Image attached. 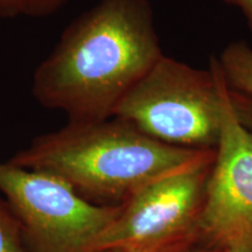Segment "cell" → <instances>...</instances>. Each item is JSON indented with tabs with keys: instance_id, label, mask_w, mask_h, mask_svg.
Here are the masks:
<instances>
[{
	"instance_id": "obj_1",
	"label": "cell",
	"mask_w": 252,
	"mask_h": 252,
	"mask_svg": "<svg viewBox=\"0 0 252 252\" xmlns=\"http://www.w3.org/2000/svg\"><path fill=\"white\" fill-rule=\"evenodd\" d=\"M162 55L149 0H99L63 31L32 93L70 123L105 121Z\"/></svg>"
},
{
	"instance_id": "obj_2",
	"label": "cell",
	"mask_w": 252,
	"mask_h": 252,
	"mask_svg": "<svg viewBox=\"0 0 252 252\" xmlns=\"http://www.w3.org/2000/svg\"><path fill=\"white\" fill-rule=\"evenodd\" d=\"M215 157V150L163 144L118 117L70 123L37 135L9 162L49 172L82 197L99 206H121L144 186Z\"/></svg>"
},
{
	"instance_id": "obj_3",
	"label": "cell",
	"mask_w": 252,
	"mask_h": 252,
	"mask_svg": "<svg viewBox=\"0 0 252 252\" xmlns=\"http://www.w3.org/2000/svg\"><path fill=\"white\" fill-rule=\"evenodd\" d=\"M228 90L216 56L200 69L163 54L115 110L113 117L163 144L216 150Z\"/></svg>"
},
{
	"instance_id": "obj_4",
	"label": "cell",
	"mask_w": 252,
	"mask_h": 252,
	"mask_svg": "<svg viewBox=\"0 0 252 252\" xmlns=\"http://www.w3.org/2000/svg\"><path fill=\"white\" fill-rule=\"evenodd\" d=\"M0 194L17 217L27 252H97L119 206L91 203L60 176L0 161Z\"/></svg>"
},
{
	"instance_id": "obj_5",
	"label": "cell",
	"mask_w": 252,
	"mask_h": 252,
	"mask_svg": "<svg viewBox=\"0 0 252 252\" xmlns=\"http://www.w3.org/2000/svg\"><path fill=\"white\" fill-rule=\"evenodd\" d=\"M214 159L157 179L132 194L119 206L96 251L175 252L201 241V219Z\"/></svg>"
},
{
	"instance_id": "obj_6",
	"label": "cell",
	"mask_w": 252,
	"mask_h": 252,
	"mask_svg": "<svg viewBox=\"0 0 252 252\" xmlns=\"http://www.w3.org/2000/svg\"><path fill=\"white\" fill-rule=\"evenodd\" d=\"M251 103L228 84L201 219L202 241L225 249L235 239L252 235V131L245 125Z\"/></svg>"
},
{
	"instance_id": "obj_7",
	"label": "cell",
	"mask_w": 252,
	"mask_h": 252,
	"mask_svg": "<svg viewBox=\"0 0 252 252\" xmlns=\"http://www.w3.org/2000/svg\"><path fill=\"white\" fill-rule=\"evenodd\" d=\"M232 89L252 98V47L247 41H232L216 56Z\"/></svg>"
},
{
	"instance_id": "obj_8",
	"label": "cell",
	"mask_w": 252,
	"mask_h": 252,
	"mask_svg": "<svg viewBox=\"0 0 252 252\" xmlns=\"http://www.w3.org/2000/svg\"><path fill=\"white\" fill-rule=\"evenodd\" d=\"M0 252H27L17 217L0 194Z\"/></svg>"
},
{
	"instance_id": "obj_9",
	"label": "cell",
	"mask_w": 252,
	"mask_h": 252,
	"mask_svg": "<svg viewBox=\"0 0 252 252\" xmlns=\"http://www.w3.org/2000/svg\"><path fill=\"white\" fill-rule=\"evenodd\" d=\"M23 14L28 17H48L67 4L68 0H21Z\"/></svg>"
},
{
	"instance_id": "obj_10",
	"label": "cell",
	"mask_w": 252,
	"mask_h": 252,
	"mask_svg": "<svg viewBox=\"0 0 252 252\" xmlns=\"http://www.w3.org/2000/svg\"><path fill=\"white\" fill-rule=\"evenodd\" d=\"M23 14L21 0H0V19L13 18Z\"/></svg>"
},
{
	"instance_id": "obj_11",
	"label": "cell",
	"mask_w": 252,
	"mask_h": 252,
	"mask_svg": "<svg viewBox=\"0 0 252 252\" xmlns=\"http://www.w3.org/2000/svg\"><path fill=\"white\" fill-rule=\"evenodd\" d=\"M222 1L239 9V12L247 20L248 27L252 32V0H222Z\"/></svg>"
},
{
	"instance_id": "obj_12",
	"label": "cell",
	"mask_w": 252,
	"mask_h": 252,
	"mask_svg": "<svg viewBox=\"0 0 252 252\" xmlns=\"http://www.w3.org/2000/svg\"><path fill=\"white\" fill-rule=\"evenodd\" d=\"M175 252H228V249L219 247V245L209 244L201 239V241L196 242V243L182 248Z\"/></svg>"
},
{
	"instance_id": "obj_13",
	"label": "cell",
	"mask_w": 252,
	"mask_h": 252,
	"mask_svg": "<svg viewBox=\"0 0 252 252\" xmlns=\"http://www.w3.org/2000/svg\"><path fill=\"white\" fill-rule=\"evenodd\" d=\"M228 252H252V235L235 239L228 247Z\"/></svg>"
},
{
	"instance_id": "obj_14",
	"label": "cell",
	"mask_w": 252,
	"mask_h": 252,
	"mask_svg": "<svg viewBox=\"0 0 252 252\" xmlns=\"http://www.w3.org/2000/svg\"><path fill=\"white\" fill-rule=\"evenodd\" d=\"M104 252H143V251H134V250H126V249H111Z\"/></svg>"
}]
</instances>
